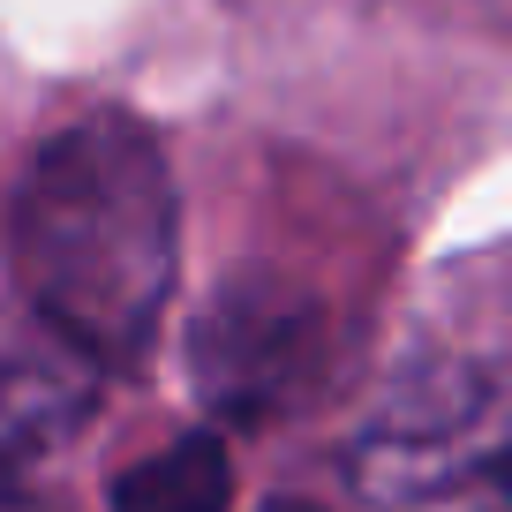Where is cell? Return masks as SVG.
Segmentation results:
<instances>
[{
	"label": "cell",
	"mask_w": 512,
	"mask_h": 512,
	"mask_svg": "<svg viewBox=\"0 0 512 512\" xmlns=\"http://www.w3.org/2000/svg\"><path fill=\"white\" fill-rule=\"evenodd\" d=\"M219 505H226V467L219 445H204V437L174 445L159 467H144L121 490V512H219Z\"/></svg>",
	"instance_id": "277c9868"
},
{
	"label": "cell",
	"mask_w": 512,
	"mask_h": 512,
	"mask_svg": "<svg viewBox=\"0 0 512 512\" xmlns=\"http://www.w3.org/2000/svg\"><path fill=\"white\" fill-rule=\"evenodd\" d=\"M490 460H497V392L467 369H452L445 392L400 400L354 445V482L377 505H422V497H445L467 467Z\"/></svg>",
	"instance_id": "7a4b0ae2"
},
{
	"label": "cell",
	"mask_w": 512,
	"mask_h": 512,
	"mask_svg": "<svg viewBox=\"0 0 512 512\" xmlns=\"http://www.w3.org/2000/svg\"><path fill=\"white\" fill-rule=\"evenodd\" d=\"M91 392L98 369L61 332H46L31 309L16 324H0V475L68 445L91 415Z\"/></svg>",
	"instance_id": "3957f363"
},
{
	"label": "cell",
	"mask_w": 512,
	"mask_h": 512,
	"mask_svg": "<svg viewBox=\"0 0 512 512\" xmlns=\"http://www.w3.org/2000/svg\"><path fill=\"white\" fill-rule=\"evenodd\" d=\"M23 309L91 369H128L174 287V174L144 121L83 113L16 189Z\"/></svg>",
	"instance_id": "6da1fadb"
}]
</instances>
